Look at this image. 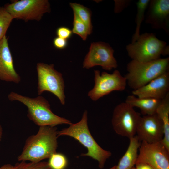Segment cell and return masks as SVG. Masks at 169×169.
I'll use <instances>...</instances> for the list:
<instances>
[{
    "label": "cell",
    "mask_w": 169,
    "mask_h": 169,
    "mask_svg": "<svg viewBox=\"0 0 169 169\" xmlns=\"http://www.w3.org/2000/svg\"><path fill=\"white\" fill-rule=\"evenodd\" d=\"M58 132L55 126H40L36 134L30 136L26 140L18 160L37 163L49 158L56 152Z\"/></svg>",
    "instance_id": "obj_1"
},
{
    "label": "cell",
    "mask_w": 169,
    "mask_h": 169,
    "mask_svg": "<svg viewBox=\"0 0 169 169\" xmlns=\"http://www.w3.org/2000/svg\"><path fill=\"white\" fill-rule=\"evenodd\" d=\"M8 98L10 101H18L26 105L28 108V117L39 127L72 123L68 120L54 113L48 101L42 96L32 98L11 92Z\"/></svg>",
    "instance_id": "obj_2"
},
{
    "label": "cell",
    "mask_w": 169,
    "mask_h": 169,
    "mask_svg": "<svg viewBox=\"0 0 169 169\" xmlns=\"http://www.w3.org/2000/svg\"><path fill=\"white\" fill-rule=\"evenodd\" d=\"M67 136L77 140L86 147L88 151L82 156H89L97 161L100 168H103L106 160L111 155L110 151L101 147L91 135L88 125V112L85 110L80 120L58 131V136Z\"/></svg>",
    "instance_id": "obj_3"
},
{
    "label": "cell",
    "mask_w": 169,
    "mask_h": 169,
    "mask_svg": "<svg viewBox=\"0 0 169 169\" xmlns=\"http://www.w3.org/2000/svg\"><path fill=\"white\" fill-rule=\"evenodd\" d=\"M169 57L146 62L132 60L127 64L128 72L125 77L127 84L135 90L169 71Z\"/></svg>",
    "instance_id": "obj_4"
},
{
    "label": "cell",
    "mask_w": 169,
    "mask_h": 169,
    "mask_svg": "<svg viewBox=\"0 0 169 169\" xmlns=\"http://www.w3.org/2000/svg\"><path fill=\"white\" fill-rule=\"evenodd\" d=\"M168 48L165 42L157 38L153 33H145L127 45L126 50L132 60L146 62L159 59L161 55L168 54Z\"/></svg>",
    "instance_id": "obj_5"
},
{
    "label": "cell",
    "mask_w": 169,
    "mask_h": 169,
    "mask_svg": "<svg viewBox=\"0 0 169 169\" xmlns=\"http://www.w3.org/2000/svg\"><path fill=\"white\" fill-rule=\"evenodd\" d=\"M39 95L47 91L55 95L62 105L65 103V84L62 74L55 70L53 64L41 62L36 65Z\"/></svg>",
    "instance_id": "obj_6"
},
{
    "label": "cell",
    "mask_w": 169,
    "mask_h": 169,
    "mask_svg": "<svg viewBox=\"0 0 169 169\" xmlns=\"http://www.w3.org/2000/svg\"><path fill=\"white\" fill-rule=\"evenodd\" d=\"M141 117L133 107L125 102L121 103L113 111V128L117 134L130 139L135 136Z\"/></svg>",
    "instance_id": "obj_7"
},
{
    "label": "cell",
    "mask_w": 169,
    "mask_h": 169,
    "mask_svg": "<svg viewBox=\"0 0 169 169\" xmlns=\"http://www.w3.org/2000/svg\"><path fill=\"white\" fill-rule=\"evenodd\" d=\"M13 19L27 21H39L44 14L50 11L47 0H21L13 1L4 7Z\"/></svg>",
    "instance_id": "obj_8"
},
{
    "label": "cell",
    "mask_w": 169,
    "mask_h": 169,
    "mask_svg": "<svg viewBox=\"0 0 169 169\" xmlns=\"http://www.w3.org/2000/svg\"><path fill=\"white\" fill-rule=\"evenodd\" d=\"M94 72V85L88 94L92 100L96 101L113 91H123L125 89L126 79L118 70H115L111 74L106 72L100 74L98 70Z\"/></svg>",
    "instance_id": "obj_9"
},
{
    "label": "cell",
    "mask_w": 169,
    "mask_h": 169,
    "mask_svg": "<svg viewBox=\"0 0 169 169\" xmlns=\"http://www.w3.org/2000/svg\"><path fill=\"white\" fill-rule=\"evenodd\" d=\"M143 163L154 169H169V150L161 141H141L136 164Z\"/></svg>",
    "instance_id": "obj_10"
},
{
    "label": "cell",
    "mask_w": 169,
    "mask_h": 169,
    "mask_svg": "<svg viewBox=\"0 0 169 169\" xmlns=\"http://www.w3.org/2000/svg\"><path fill=\"white\" fill-rule=\"evenodd\" d=\"M114 51L110 45L103 42L92 43L83 63V67L89 69L100 66L106 70H111L118 66L114 57Z\"/></svg>",
    "instance_id": "obj_11"
},
{
    "label": "cell",
    "mask_w": 169,
    "mask_h": 169,
    "mask_svg": "<svg viewBox=\"0 0 169 169\" xmlns=\"http://www.w3.org/2000/svg\"><path fill=\"white\" fill-rule=\"evenodd\" d=\"M136 134L141 141L153 143L161 141L164 136L163 126L156 114L141 117Z\"/></svg>",
    "instance_id": "obj_12"
},
{
    "label": "cell",
    "mask_w": 169,
    "mask_h": 169,
    "mask_svg": "<svg viewBox=\"0 0 169 169\" xmlns=\"http://www.w3.org/2000/svg\"><path fill=\"white\" fill-rule=\"evenodd\" d=\"M146 14V23L155 29L169 31V0L150 1Z\"/></svg>",
    "instance_id": "obj_13"
},
{
    "label": "cell",
    "mask_w": 169,
    "mask_h": 169,
    "mask_svg": "<svg viewBox=\"0 0 169 169\" xmlns=\"http://www.w3.org/2000/svg\"><path fill=\"white\" fill-rule=\"evenodd\" d=\"M140 98L162 100L169 93V71L166 72L143 86L132 92Z\"/></svg>",
    "instance_id": "obj_14"
},
{
    "label": "cell",
    "mask_w": 169,
    "mask_h": 169,
    "mask_svg": "<svg viewBox=\"0 0 169 169\" xmlns=\"http://www.w3.org/2000/svg\"><path fill=\"white\" fill-rule=\"evenodd\" d=\"M0 80L17 84L21 81L20 76L15 69L6 36L0 40Z\"/></svg>",
    "instance_id": "obj_15"
},
{
    "label": "cell",
    "mask_w": 169,
    "mask_h": 169,
    "mask_svg": "<svg viewBox=\"0 0 169 169\" xmlns=\"http://www.w3.org/2000/svg\"><path fill=\"white\" fill-rule=\"evenodd\" d=\"M129 140L128 148L115 169H131L136 165L141 142L136 135Z\"/></svg>",
    "instance_id": "obj_16"
},
{
    "label": "cell",
    "mask_w": 169,
    "mask_h": 169,
    "mask_svg": "<svg viewBox=\"0 0 169 169\" xmlns=\"http://www.w3.org/2000/svg\"><path fill=\"white\" fill-rule=\"evenodd\" d=\"M161 100L151 98H140L133 95L128 96L125 102L133 107L141 110L144 115L156 114V110Z\"/></svg>",
    "instance_id": "obj_17"
},
{
    "label": "cell",
    "mask_w": 169,
    "mask_h": 169,
    "mask_svg": "<svg viewBox=\"0 0 169 169\" xmlns=\"http://www.w3.org/2000/svg\"><path fill=\"white\" fill-rule=\"evenodd\" d=\"M156 114L163 126L164 136L161 141L169 150V93L161 100Z\"/></svg>",
    "instance_id": "obj_18"
},
{
    "label": "cell",
    "mask_w": 169,
    "mask_h": 169,
    "mask_svg": "<svg viewBox=\"0 0 169 169\" xmlns=\"http://www.w3.org/2000/svg\"><path fill=\"white\" fill-rule=\"evenodd\" d=\"M69 5L79 18L86 25L89 33L90 34L92 32L93 26L91 23V12L87 7L79 4L70 3Z\"/></svg>",
    "instance_id": "obj_19"
},
{
    "label": "cell",
    "mask_w": 169,
    "mask_h": 169,
    "mask_svg": "<svg viewBox=\"0 0 169 169\" xmlns=\"http://www.w3.org/2000/svg\"><path fill=\"white\" fill-rule=\"evenodd\" d=\"M150 1L149 0H139L136 3L137 12L136 20V27L131 43L135 42L140 35L141 24L144 19L145 13L148 8Z\"/></svg>",
    "instance_id": "obj_20"
},
{
    "label": "cell",
    "mask_w": 169,
    "mask_h": 169,
    "mask_svg": "<svg viewBox=\"0 0 169 169\" xmlns=\"http://www.w3.org/2000/svg\"><path fill=\"white\" fill-rule=\"evenodd\" d=\"M13 19L4 7H0V40L6 36L7 29Z\"/></svg>",
    "instance_id": "obj_21"
},
{
    "label": "cell",
    "mask_w": 169,
    "mask_h": 169,
    "mask_svg": "<svg viewBox=\"0 0 169 169\" xmlns=\"http://www.w3.org/2000/svg\"><path fill=\"white\" fill-rule=\"evenodd\" d=\"M73 25V28L72 30L73 33L78 35L82 40H85L89 35L87 27L84 23L74 13Z\"/></svg>",
    "instance_id": "obj_22"
},
{
    "label": "cell",
    "mask_w": 169,
    "mask_h": 169,
    "mask_svg": "<svg viewBox=\"0 0 169 169\" xmlns=\"http://www.w3.org/2000/svg\"><path fill=\"white\" fill-rule=\"evenodd\" d=\"M48 162L50 169H65L67 165V160L63 154L55 153L49 158Z\"/></svg>",
    "instance_id": "obj_23"
},
{
    "label": "cell",
    "mask_w": 169,
    "mask_h": 169,
    "mask_svg": "<svg viewBox=\"0 0 169 169\" xmlns=\"http://www.w3.org/2000/svg\"><path fill=\"white\" fill-rule=\"evenodd\" d=\"M17 164L16 169H50L48 162L46 161L27 163L26 161H21Z\"/></svg>",
    "instance_id": "obj_24"
},
{
    "label": "cell",
    "mask_w": 169,
    "mask_h": 169,
    "mask_svg": "<svg viewBox=\"0 0 169 169\" xmlns=\"http://www.w3.org/2000/svg\"><path fill=\"white\" fill-rule=\"evenodd\" d=\"M57 37L67 40L72 36L73 33L72 30L65 26L59 27L56 30Z\"/></svg>",
    "instance_id": "obj_25"
},
{
    "label": "cell",
    "mask_w": 169,
    "mask_h": 169,
    "mask_svg": "<svg viewBox=\"0 0 169 169\" xmlns=\"http://www.w3.org/2000/svg\"><path fill=\"white\" fill-rule=\"evenodd\" d=\"M53 44L56 48L62 49L65 48L68 45L67 40L57 37L54 38Z\"/></svg>",
    "instance_id": "obj_26"
},
{
    "label": "cell",
    "mask_w": 169,
    "mask_h": 169,
    "mask_svg": "<svg viewBox=\"0 0 169 169\" xmlns=\"http://www.w3.org/2000/svg\"><path fill=\"white\" fill-rule=\"evenodd\" d=\"M115 12L118 13L121 11L127 6L128 1H115Z\"/></svg>",
    "instance_id": "obj_27"
},
{
    "label": "cell",
    "mask_w": 169,
    "mask_h": 169,
    "mask_svg": "<svg viewBox=\"0 0 169 169\" xmlns=\"http://www.w3.org/2000/svg\"><path fill=\"white\" fill-rule=\"evenodd\" d=\"M131 169H154L149 165L143 163H138L136 164Z\"/></svg>",
    "instance_id": "obj_28"
},
{
    "label": "cell",
    "mask_w": 169,
    "mask_h": 169,
    "mask_svg": "<svg viewBox=\"0 0 169 169\" xmlns=\"http://www.w3.org/2000/svg\"><path fill=\"white\" fill-rule=\"evenodd\" d=\"M17 167V164L13 166L10 164H6L0 167V169H16Z\"/></svg>",
    "instance_id": "obj_29"
},
{
    "label": "cell",
    "mask_w": 169,
    "mask_h": 169,
    "mask_svg": "<svg viewBox=\"0 0 169 169\" xmlns=\"http://www.w3.org/2000/svg\"><path fill=\"white\" fill-rule=\"evenodd\" d=\"M3 134L2 128L0 125V141H1Z\"/></svg>",
    "instance_id": "obj_30"
},
{
    "label": "cell",
    "mask_w": 169,
    "mask_h": 169,
    "mask_svg": "<svg viewBox=\"0 0 169 169\" xmlns=\"http://www.w3.org/2000/svg\"><path fill=\"white\" fill-rule=\"evenodd\" d=\"M116 165H115L113 166L112 167L109 169H115V167Z\"/></svg>",
    "instance_id": "obj_31"
}]
</instances>
